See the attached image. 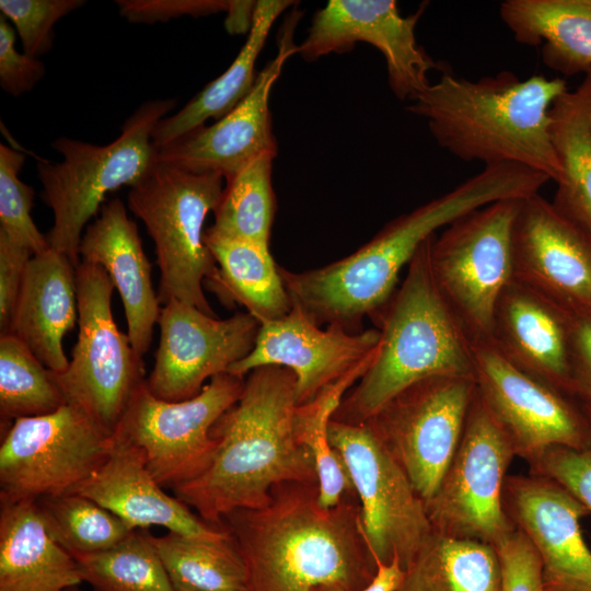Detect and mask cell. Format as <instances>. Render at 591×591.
Masks as SVG:
<instances>
[{
  "label": "cell",
  "mask_w": 591,
  "mask_h": 591,
  "mask_svg": "<svg viewBox=\"0 0 591 591\" xmlns=\"http://www.w3.org/2000/svg\"><path fill=\"white\" fill-rule=\"evenodd\" d=\"M36 502L50 535L72 556L112 547L135 531L113 512L78 493Z\"/></svg>",
  "instance_id": "37"
},
{
  "label": "cell",
  "mask_w": 591,
  "mask_h": 591,
  "mask_svg": "<svg viewBox=\"0 0 591 591\" xmlns=\"http://www.w3.org/2000/svg\"><path fill=\"white\" fill-rule=\"evenodd\" d=\"M73 557L94 591H174L150 534L140 530L112 547Z\"/></svg>",
  "instance_id": "35"
},
{
  "label": "cell",
  "mask_w": 591,
  "mask_h": 591,
  "mask_svg": "<svg viewBox=\"0 0 591 591\" xmlns=\"http://www.w3.org/2000/svg\"><path fill=\"white\" fill-rule=\"evenodd\" d=\"M82 582L77 560L50 535L35 500L1 502L0 591H68Z\"/></svg>",
  "instance_id": "26"
},
{
  "label": "cell",
  "mask_w": 591,
  "mask_h": 591,
  "mask_svg": "<svg viewBox=\"0 0 591 591\" xmlns=\"http://www.w3.org/2000/svg\"><path fill=\"white\" fill-rule=\"evenodd\" d=\"M491 179L477 173L445 194L385 224L352 254L326 266L291 271L279 266L292 300L316 325L362 332V320L374 317L396 290L398 276L419 247L440 228L491 204Z\"/></svg>",
  "instance_id": "4"
},
{
  "label": "cell",
  "mask_w": 591,
  "mask_h": 591,
  "mask_svg": "<svg viewBox=\"0 0 591 591\" xmlns=\"http://www.w3.org/2000/svg\"><path fill=\"white\" fill-rule=\"evenodd\" d=\"M499 14L515 42L542 47L548 68L565 76L591 70V0H506Z\"/></svg>",
  "instance_id": "27"
},
{
  "label": "cell",
  "mask_w": 591,
  "mask_h": 591,
  "mask_svg": "<svg viewBox=\"0 0 591 591\" xmlns=\"http://www.w3.org/2000/svg\"><path fill=\"white\" fill-rule=\"evenodd\" d=\"M24 161L22 152L0 144V231L34 255L49 244L32 218L34 189L19 177Z\"/></svg>",
  "instance_id": "38"
},
{
  "label": "cell",
  "mask_w": 591,
  "mask_h": 591,
  "mask_svg": "<svg viewBox=\"0 0 591 591\" xmlns=\"http://www.w3.org/2000/svg\"><path fill=\"white\" fill-rule=\"evenodd\" d=\"M566 90L564 79L542 74L521 80L501 71L468 80L443 72L407 111L462 161L520 164L557 184L563 171L549 137V109Z\"/></svg>",
  "instance_id": "3"
},
{
  "label": "cell",
  "mask_w": 591,
  "mask_h": 591,
  "mask_svg": "<svg viewBox=\"0 0 591 591\" xmlns=\"http://www.w3.org/2000/svg\"><path fill=\"white\" fill-rule=\"evenodd\" d=\"M548 130L563 171L552 204L591 233V70L554 101Z\"/></svg>",
  "instance_id": "30"
},
{
  "label": "cell",
  "mask_w": 591,
  "mask_h": 591,
  "mask_svg": "<svg viewBox=\"0 0 591 591\" xmlns=\"http://www.w3.org/2000/svg\"><path fill=\"white\" fill-rule=\"evenodd\" d=\"M529 473L548 477L575 495L591 513V448L549 447L529 460Z\"/></svg>",
  "instance_id": "40"
},
{
  "label": "cell",
  "mask_w": 591,
  "mask_h": 591,
  "mask_svg": "<svg viewBox=\"0 0 591 591\" xmlns=\"http://www.w3.org/2000/svg\"><path fill=\"white\" fill-rule=\"evenodd\" d=\"M256 1H232L225 20L230 33H241L250 30Z\"/></svg>",
  "instance_id": "47"
},
{
  "label": "cell",
  "mask_w": 591,
  "mask_h": 591,
  "mask_svg": "<svg viewBox=\"0 0 591 591\" xmlns=\"http://www.w3.org/2000/svg\"><path fill=\"white\" fill-rule=\"evenodd\" d=\"M146 465L140 450L114 431L111 450L99 468L74 491L104 507L132 530L161 526L193 537H218L225 528L201 520L169 495Z\"/></svg>",
  "instance_id": "23"
},
{
  "label": "cell",
  "mask_w": 591,
  "mask_h": 591,
  "mask_svg": "<svg viewBox=\"0 0 591 591\" xmlns=\"http://www.w3.org/2000/svg\"><path fill=\"white\" fill-rule=\"evenodd\" d=\"M372 360L326 386L313 401L296 408V434L313 454L318 502L323 508L337 506L347 495L357 496L343 457L328 441L327 427L343 397L364 374Z\"/></svg>",
  "instance_id": "33"
},
{
  "label": "cell",
  "mask_w": 591,
  "mask_h": 591,
  "mask_svg": "<svg viewBox=\"0 0 591 591\" xmlns=\"http://www.w3.org/2000/svg\"><path fill=\"white\" fill-rule=\"evenodd\" d=\"M68 591H80V590H78V588H73V589H70Z\"/></svg>",
  "instance_id": "49"
},
{
  "label": "cell",
  "mask_w": 591,
  "mask_h": 591,
  "mask_svg": "<svg viewBox=\"0 0 591 591\" xmlns=\"http://www.w3.org/2000/svg\"><path fill=\"white\" fill-rule=\"evenodd\" d=\"M506 513L538 555L544 591H591V549L580 526L589 509L557 482L509 475Z\"/></svg>",
  "instance_id": "21"
},
{
  "label": "cell",
  "mask_w": 591,
  "mask_h": 591,
  "mask_svg": "<svg viewBox=\"0 0 591 591\" xmlns=\"http://www.w3.org/2000/svg\"><path fill=\"white\" fill-rule=\"evenodd\" d=\"M425 8L404 16L394 0H331L314 14L298 53L314 61L347 51L357 43L372 45L385 59L394 95L412 102L430 84L428 72L437 68L415 35Z\"/></svg>",
  "instance_id": "17"
},
{
  "label": "cell",
  "mask_w": 591,
  "mask_h": 591,
  "mask_svg": "<svg viewBox=\"0 0 591 591\" xmlns=\"http://www.w3.org/2000/svg\"><path fill=\"white\" fill-rule=\"evenodd\" d=\"M501 568V591H544L537 553L515 528L494 546Z\"/></svg>",
  "instance_id": "41"
},
{
  "label": "cell",
  "mask_w": 591,
  "mask_h": 591,
  "mask_svg": "<svg viewBox=\"0 0 591 591\" xmlns=\"http://www.w3.org/2000/svg\"><path fill=\"white\" fill-rule=\"evenodd\" d=\"M114 432L80 407L13 420L0 444V500H39L74 491L104 462Z\"/></svg>",
  "instance_id": "10"
},
{
  "label": "cell",
  "mask_w": 591,
  "mask_h": 591,
  "mask_svg": "<svg viewBox=\"0 0 591 591\" xmlns=\"http://www.w3.org/2000/svg\"><path fill=\"white\" fill-rule=\"evenodd\" d=\"M79 320L76 266L53 248L27 263L8 331L49 370L61 373L69 360L62 338Z\"/></svg>",
  "instance_id": "25"
},
{
  "label": "cell",
  "mask_w": 591,
  "mask_h": 591,
  "mask_svg": "<svg viewBox=\"0 0 591 591\" xmlns=\"http://www.w3.org/2000/svg\"><path fill=\"white\" fill-rule=\"evenodd\" d=\"M572 316L512 280L497 302L489 340L513 366L575 398L570 341Z\"/></svg>",
  "instance_id": "22"
},
{
  "label": "cell",
  "mask_w": 591,
  "mask_h": 591,
  "mask_svg": "<svg viewBox=\"0 0 591 591\" xmlns=\"http://www.w3.org/2000/svg\"><path fill=\"white\" fill-rule=\"evenodd\" d=\"M521 200L473 210L431 240L433 278L471 340L490 338L497 302L513 280L512 232Z\"/></svg>",
  "instance_id": "8"
},
{
  "label": "cell",
  "mask_w": 591,
  "mask_h": 591,
  "mask_svg": "<svg viewBox=\"0 0 591 591\" xmlns=\"http://www.w3.org/2000/svg\"><path fill=\"white\" fill-rule=\"evenodd\" d=\"M232 1L225 0H118L119 14L131 23L167 22L184 15L204 16L228 12Z\"/></svg>",
  "instance_id": "43"
},
{
  "label": "cell",
  "mask_w": 591,
  "mask_h": 591,
  "mask_svg": "<svg viewBox=\"0 0 591 591\" xmlns=\"http://www.w3.org/2000/svg\"><path fill=\"white\" fill-rule=\"evenodd\" d=\"M245 378L218 374L192 398L155 397L146 381L137 389L115 431L137 447L153 477L174 488L199 475L210 463L216 421L240 398Z\"/></svg>",
  "instance_id": "12"
},
{
  "label": "cell",
  "mask_w": 591,
  "mask_h": 591,
  "mask_svg": "<svg viewBox=\"0 0 591 591\" xmlns=\"http://www.w3.org/2000/svg\"><path fill=\"white\" fill-rule=\"evenodd\" d=\"M475 394L474 378L432 376L399 392L366 421L425 502L457 450Z\"/></svg>",
  "instance_id": "14"
},
{
  "label": "cell",
  "mask_w": 591,
  "mask_h": 591,
  "mask_svg": "<svg viewBox=\"0 0 591 591\" xmlns=\"http://www.w3.org/2000/svg\"><path fill=\"white\" fill-rule=\"evenodd\" d=\"M79 333L68 368L56 373L67 403L115 431L137 389L146 381L142 356L117 327L114 285L100 266L76 267Z\"/></svg>",
  "instance_id": "9"
},
{
  "label": "cell",
  "mask_w": 591,
  "mask_h": 591,
  "mask_svg": "<svg viewBox=\"0 0 591 591\" xmlns=\"http://www.w3.org/2000/svg\"><path fill=\"white\" fill-rule=\"evenodd\" d=\"M33 254L0 231V328L8 331L23 276Z\"/></svg>",
  "instance_id": "44"
},
{
  "label": "cell",
  "mask_w": 591,
  "mask_h": 591,
  "mask_svg": "<svg viewBox=\"0 0 591 591\" xmlns=\"http://www.w3.org/2000/svg\"><path fill=\"white\" fill-rule=\"evenodd\" d=\"M589 316H591V312H590Z\"/></svg>",
  "instance_id": "50"
},
{
  "label": "cell",
  "mask_w": 591,
  "mask_h": 591,
  "mask_svg": "<svg viewBox=\"0 0 591 591\" xmlns=\"http://www.w3.org/2000/svg\"><path fill=\"white\" fill-rule=\"evenodd\" d=\"M472 341L476 393L526 462L549 447L591 448V427L575 398L508 361L490 343Z\"/></svg>",
  "instance_id": "15"
},
{
  "label": "cell",
  "mask_w": 591,
  "mask_h": 591,
  "mask_svg": "<svg viewBox=\"0 0 591 591\" xmlns=\"http://www.w3.org/2000/svg\"><path fill=\"white\" fill-rule=\"evenodd\" d=\"M223 178L158 162L129 189L128 207L154 242L162 304L178 300L217 317L204 292L205 281L218 270L205 242L204 223L220 201Z\"/></svg>",
  "instance_id": "7"
},
{
  "label": "cell",
  "mask_w": 591,
  "mask_h": 591,
  "mask_svg": "<svg viewBox=\"0 0 591 591\" xmlns=\"http://www.w3.org/2000/svg\"><path fill=\"white\" fill-rule=\"evenodd\" d=\"M296 375L265 366L247 373L243 392L213 425L208 466L172 488L206 523L222 528L233 511L257 509L285 483H317L315 461L296 434Z\"/></svg>",
  "instance_id": "2"
},
{
  "label": "cell",
  "mask_w": 591,
  "mask_h": 591,
  "mask_svg": "<svg viewBox=\"0 0 591 591\" xmlns=\"http://www.w3.org/2000/svg\"><path fill=\"white\" fill-rule=\"evenodd\" d=\"M398 591H501L496 549L433 531L404 570Z\"/></svg>",
  "instance_id": "31"
},
{
  "label": "cell",
  "mask_w": 591,
  "mask_h": 591,
  "mask_svg": "<svg viewBox=\"0 0 591 591\" xmlns=\"http://www.w3.org/2000/svg\"><path fill=\"white\" fill-rule=\"evenodd\" d=\"M379 343V329L349 333L333 325L322 329L293 304L283 317L259 325L253 349L228 372L245 376L256 368L285 367L296 375L297 404L303 405L372 360Z\"/></svg>",
  "instance_id": "19"
},
{
  "label": "cell",
  "mask_w": 591,
  "mask_h": 591,
  "mask_svg": "<svg viewBox=\"0 0 591 591\" xmlns=\"http://www.w3.org/2000/svg\"><path fill=\"white\" fill-rule=\"evenodd\" d=\"M570 341L575 399L591 402V316H572Z\"/></svg>",
  "instance_id": "45"
},
{
  "label": "cell",
  "mask_w": 591,
  "mask_h": 591,
  "mask_svg": "<svg viewBox=\"0 0 591 591\" xmlns=\"http://www.w3.org/2000/svg\"><path fill=\"white\" fill-rule=\"evenodd\" d=\"M174 106L171 99L147 101L126 119L120 135L111 143L99 146L59 137L51 147L62 160L38 161L42 196L54 215L47 242L76 267L81 262L82 234L106 195L124 185L132 187L157 165L152 132Z\"/></svg>",
  "instance_id": "6"
},
{
  "label": "cell",
  "mask_w": 591,
  "mask_h": 591,
  "mask_svg": "<svg viewBox=\"0 0 591 591\" xmlns=\"http://www.w3.org/2000/svg\"><path fill=\"white\" fill-rule=\"evenodd\" d=\"M45 65L35 57L19 53L15 31L0 18V85L12 96L31 92L45 76Z\"/></svg>",
  "instance_id": "42"
},
{
  "label": "cell",
  "mask_w": 591,
  "mask_h": 591,
  "mask_svg": "<svg viewBox=\"0 0 591 591\" xmlns=\"http://www.w3.org/2000/svg\"><path fill=\"white\" fill-rule=\"evenodd\" d=\"M84 4V0H1L0 11L14 25L23 53L37 58L50 50L54 25Z\"/></svg>",
  "instance_id": "39"
},
{
  "label": "cell",
  "mask_w": 591,
  "mask_h": 591,
  "mask_svg": "<svg viewBox=\"0 0 591 591\" xmlns=\"http://www.w3.org/2000/svg\"><path fill=\"white\" fill-rule=\"evenodd\" d=\"M578 404L591 427V402L578 401Z\"/></svg>",
  "instance_id": "48"
},
{
  "label": "cell",
  "mask_w": 591,
  "mask_h": 591,
  "mask_svg": "<svg viewBox=\"0 0 591 591\" xmlns=\"http://www.w3.org/2000/svg\"><path fill=\"white\" fill-rule=\"evenodd\" d=\"M205 242L218 270L205 281L221 303L230 309L242 305L259 324L276 321L292 309L269 245L229 239L205 232Z\"/></svg>",
  "instance_id": "28"
},
{
  "label": "cell",
  "mask_w": 591,
  "mask_h": 591,
  "mask_svg": "<svg viewBox=\"0 0 591 591\" xmlns=\"http://www.w3.org/2000/svg\"><path fill=\"white\" fill-rule=\"evenodd\" d=\"M158 325L159 346L146 384L155 397L179 402L247 356L260 324L247 312L220 320L171 300L161 308Z\"/></svg>",
  "instance_id": "16"
},
{
  "label": "cell",
  "mask_w": 591,
  "mask_h": 591,
  "mask_svg": "<svg viewBox=\"0 0 591 591\" xmlns=\"http://www.w3.org/2000/svg\"><path fill=\"white\" fill-rule=\"evenodd\" d=\"M292 3L288 0L256 1L247 38L232 63L182 109L159 121L152 132L157 149L204 126L209 118L220 119L246 97L255 83V63L266 38L278 16Z\"/></svg>",
  "instance_id": "29"
},
{
  "label": "cell",
  "mask_w": 591,
  "mask_h": 591,
  "mask_svg": "<svg viewBox=\"0 0 591 591\" xmlns=\"http://www.w3.org/2000/svg\"><path fill=\"white\" fill-rule=\"evenodd\" d=\"M276 155L264 153L225 179V188L213 211L215 222L208 232L269 245L277 208L271 184Z\"/></svg>",
  "instance_id": "34"
},
{
  "label": "cell",
  "mask_w": 591,
  "mask_h": 591,
  "mask_svg": "<svg viewBox=\"0 0 591 591\" xmlns=\"http://www.w3.org/2000/svg\"><path fill=\"white\" fill-rule=\"evenodd\" d=\"M79 254L81 262L97 265L107 273L121 298L127 335L143 357L150 348L161 308L137 224L119 198L103 205L100 216L88 224Z\"/></svg>",
  "instance_id": "24"
},
{
  "label": "cell",
  "mask_w": 591,
  "mask_h": 591,
  "mask_svg": "<svg viewBox=\"0 0 591 591\" xmlns=\"http://www.w3.org/2000/svg\"><path fill=\"white\" fill-rule=\"evenodd\" d=\"M404 578V569L397 558L390 564L376 563V573L373 580L358 591H398ZM312 591H348L337 586H321Z\"/></svg>",
  "instance_id": "46"
},
{
  "label": "cell",
  "mask_w": 591,
  "mask_h": 591,
  "mask_svg": "<svg viewBox=\"0 0 591 591\" xmlns=\"http://www.w3.org/2000/svg\"><path fill=\"white\" fill-rule=\"evenodd\" d=\"M432 237L419 247L401 287L373 317L380 331L374 359L343 397L332 419L363 424L418 381L432 376L474 378L471 337L433 278Z\"/></svg>",
  "instance_id": "5"
},
{
  "label": "cell",
  "mask_w": 591,
  "mask_h": 591,
  "mask_svg": "<svg viewBox=\"0 0 591 591\" xmlns=\"http://www.w3.org/2000/svg\"><path fill=\"white\" fill-rule=\"evenodd\" d=\"M150 537L174 591H248L245 564L228 530L210 538L172 532Z\"/></svg>",
  "instance_id": "32"
},
{
  "label": "cell",
  "mask_w": 591,
  "mask_h": 591,
  "mask_svg": "<svg viewBox=\"0 0 591 591\" xmlns=\"http://www.w3.org/2000/svg\"><path fill=\"white\" fill-rule=\"evenodd\" d=\"M513 280L572 315L591 312V233L540 193L520 201L512 232Z\"/></svg>",
  "instance_id": "18"
},
{
  "label": "cell",
  "mask_w": 591,
  "mask_h": 591,
  "mask_svg": "<svg viewBox=\"0 0 591 591\" xmlns=\"http://www.w3.org/2000/svg\"><path fill=\"white\" fill-rule=\"evenodd\" d=\"M327 437L350 475L363 536L375 563L397 558L405 570L433 532L426 502L367 422L331 419Z\"/></svg>",
  "instance_id": "11"
},
{
  "label": "cell",
  "mask_w": 591,
  "mask_h": 591,
  "mask_svg": "<svg viewBox=\"0 0 591 591\" xmlns=\"http://www.w3.org/2000/svg\"><path fill=\"white\" fill-rule=\"evenodd\" d=\"M357 496L333 508L318 502L317 483H285L257 509L236 510L222 521L245 564L248 591L366 588L376 563L361 528Z\"/></svg>",
  "instance_id": "1"
},
{
  "label": "cell",
  "mask_w": 591,
  "mask_h": 591,
  "mask_svg": "<svg viewBox=\"0 0 591 591\" xmlns=\"http://www.w3.org/2000/svg\"><path fill=\"white\" fill-rule=\"evenodd\" d=\"M513 448L477 393L457 450L426 510L434 532L497 545L515 530L503 507Z\"/></svg>",
  "instance_id": "13"
},
{
  "label": "cell",
  "mask_w": 591,
  "mask_h": 591,
  "mask_svg": "<svg viewBox=\"0 0 591 591\" xmlns=\"http://www.w3.org/2000/svg\"><path fill=\"white\" fill-rule=\"evenodd\" d=\"M297 13L283 25L276 56L257 74L246 97L210 126H201L158 149V162L192 173H217L225 179L264 153L277 154L269 97L286 61L298 53Z\"/></svg>",
  "instance_id": "20"
},
{
  "label": "cell",
  "mask_w": 591,
  "mask_h": 591,
  "mask_svg": "<svg viewBox=\"0 0 591 591\" xmlns=\"http://www.w3.org/2000/svg\"><path fill=\"white\" fill-rule=\"evenodd\" d=\"M67 403L55 372L15 336H0L1 420L46 415Z\"/></svg>",
  "instance_id": "36"
}]
</instances>
